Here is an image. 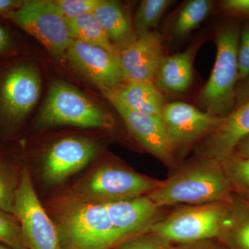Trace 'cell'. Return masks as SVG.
Returning a JSON list of instances; mask_svg holds the SVG:
<instances>
[{"label":"cell","instance_id":"1","mask_svg":"<svg viewBox=\"0 0 249 249\" xmlns=\"http://www.w3.org/2000/svg\"><path fill=\"white\" fill-rule=\"evenodd\" d=\"M234 193L222 163L201 158L163 181L147 196L160 208L178 204L196 206L227 202L231 200Z\"/></svg>","mask_w":249,"mask_h":249},{"label":"cell","instance_id":"2","mask_svg":"<svg viewBox=\"0 0 249 249\" xmlns=\"http://www.w3.org/2000/svg\"><path fill=\"white\" fill-rule=\"evenodd\" d=\"M58 215L62 249H112L124 242L101 201L71 196Z\"/></svg>","mask_w":249,"mask_h":249},{"label":"cell","instance_id":"3","mask_svg":"<svg viewBox=\"0 0 249 249\" xmlns=\"http://www.w3.org/2000/svg\"><path fill=\"white\" fill-rule=\"evenodd\" d=\"M240 29V24L237 21L226 23L218 29L215 40L217 56L213 69L197 96L198 105L202 111L216 117H224L235 107Z\"/></svg>","mask_w":249,"mask_h":249},{"label":"cell","instance_id":"4","mask_svg":"<svg viewBox=\"0 0 249 249\" xmlns=\"http://www.w3.org/2000/svg\"><path fill=\"white\" fill-rule=\"evenodd\" d=\"M231 200L189 206L178 210L154 223L148 232L173 245L218 240L229 217Z\"/></svg>","mask_w":249,"mask_h":249},{"label":"cell","instance_id":"5","mask_svg":"<svg viewBox=\"0 0 249 249\" xmlns=\"http://www.w3.org/2000/svg\"><path fill=\"white\" fill-rule=\"evenodd\" d=\"M37 123L41 127L73 125L109 129L114 126L113 118L107 111L71 85L59 80L51 84Z\"/></svg>","mask_w":249,"mask_h":249},{"label":"cell","instance_id":"6","mask_svg":"<svg viewBox=\"0 0 249 249\" xmlns=\"http://www.w3.org/2000/svg\"><path fill=\"white\" fill-rule=\"evenodd\" d=\"M6 14V18L35 37L55 58L66 57L73 39L68 20L54 1H23L19 8Z\"/></svg>","mask_w":249,"mask_h":249},{"label":"cell","instance_id":"7","mask_svg":"<svg viewBox=\"0 0 249 249\" xmlns=\"http://www.w3.org/2000/svg\"><path fill=\"white\" fill-rule=\"evenodd\" d=\"M162 183L122 167L107 165L80 181L73 188L72 196L85 200H119L147 196Z\"/></svg>","mask_w":249,"mask_h":249},{"label":"cell","instance_id":"8","mask_svg":"<svg viewBox=\"0 0 249 249\" xmlns=\"http://www.w3.org/2000/svg\"><path fill=\"white\" fill-rule=\"evenodd\" d=\"M14 214L20 224L27 249H62L58 229L42 207L26 168L15 194Z\"/></svg>","mask_w":249,"mask_h":249},{"label":"cell","instance_id":"9","mask_svg":"<svg viewBox=\"0 0 249 249\" xmlns=\"http://www.w3.org/2000/svg\"><path fill=\"white\" fill-rule=\"evenodd\" d=\"M119 53L73 39L66 57L72 66L106 93L124 80Z\"/></svg>","mask_w":249,"mask_h":249},{"label":"cell","instance_id":"10","mask_svg":"<svg viewBox=\"0 0 249 249\" xmlns=\"http://www.w3.org/2000/svg\"><path fill=\"white\" fill-rule=\"evenodd\" d=\"M161 118L174 154L206 137L221 119L180 101L166 103Z\"/></svg>","mask_w":249,"mask_h":249},{"label":"cell","instance_id":"11","mask_svg":"<svg viewBox=\"0 0 249 249\" xmlns=\"http://www.w3.org/2000/svg\"><path fill=\"white\" fill-rule=\"evenodd\" d=\"M98 142L84 137H67L51 147L44 162L43 175L50 183L63 181L92 160L99 150Z\"/></svg>","mask_w":249,"mask_h":249},{"label":"cell","instance_id":"12","mask_svg":"<svg viewBox=\"0 0 249 249\" xmlns=\"http://www.w3.org/2000/svg\"><path fill=\"white\" fill-rule=\"evenodd\" d=\"M41 93L38 72L31 66L16 67L5 78L0 102L5 116L18 122L30 112L37 103Z\"/></svg>","mask_w":249,"mask_h":249},{"label":"cell","instance_id":"13","mask_svg":"<svg viewBox=\"0 0 249 249\" xmlns=\"http://www.w3.org/2000/svg\"><path fill=\"white\" fill-rule=\"evenodd\" d=\"M249 137V101L222 117L199 147L201 158L222 163L231 157L239 143Z\"/></svg>","mask_w":249,"mask_h":249},{"label":"cell","instance_id":"14","mask_svg":"<svg viewBox=\"0 0 249 249\" xmlns=\"http://www.w3.org/2000/svg\"><path fill=\"white\" fill-rule=\"evenodd\" d=\"M106 96L119 112L132 137L156 158L171 164L174 152L165 133L161 115H150L132 110L116 98Z\"/></svg>","mask_w":249,"mask_h":249},{"label":"cell","instance_id":"15","mask_svg":"<svg viewBox=\"0 0 249 249\" xmlns=\"http://www.w3.org/2000/svg\"><path fill=\"white\" fill-rule=\"evenodd\" d=\"M119 54L124 80L154 82L165 57L161 36L158 31H152L139 37Z\"/></svg>","mask_w":249,"mask_h":249},{"label":"cell","instance_id":"16","mask_svg":"<svg viewBox=\"0 0 249 249\" xmlns=\"http://www.w3.org/2000/svg\"><path fill=\"white\" fill-rule=\"evenodd\" d=\"M101 202L124 242L148 231L160 209L147 196Z\"/></svg>","mask_w":249,"mask_h":249},{"label":"cell","instance_id":"17","mask_svg":"<svg viewBox=\"0 0 249 249\" xmlns=\"http://www.w3.org/2000/svg\"><path fill=\"white\" fill-rule=\"evenodd\" d=\"M104 95L116 98L129 109L150 115H161L166 105L161 91L152 81L127 82Z\"/></svg>","mask_w":249,"mask_h":249},{"label":"cell","instance_id":"18","mask_svg":"<svg viewBox=\"0 0 249 249\" xmlns=\"http://www.w3.org/2000/svg\"><path fill=\"white\" fill-rule=\"evenodd\" d=\"M93 14L119 52L138 38L128 14L119 1L102 0Z\"/></svg>","mask_w":249,"mask_h":249},{"label":"cell","instance_id":"19","mask_svg":"<svg viewBox=\"0 0 249 249\" xmlns=\"http://www.w3.org/2000/svg\"><path fill=\"white\" fill-rule=\"evenodd\" d=\"M193 51L164 57L156 72L154 83L160 91L170 93H183L193 80Z\"/></svg>","mask_w":249,"mask_h":249},{"label":"cell","instance_id":"20","mask_svg":"<svg viewBox=\"0 0 249 249\" xmlns=\"http://www.w3.org/2000/svg\"><path fill=\"white\" fill-rule=\"evenodd\" d=\"M218 240L228 249H249V197L234 193L222 235Z\"/></svg>","mask_w":249,"mask_h":249},{"label":"cell","instance_id":"21","mask_svg":"<svg viewBox=\"0 0 249 249\" xmlns=\"http://www.w3.org/2000/svg\"><path fill=\"white\" fill-rule=\"evenodd\" d=\"M68 24L70 34L74 40L101 47L113 53H120L111 43L93 14L70 19Z\"/></svg>","mask_w":249,"mask_h":249},{"label":"cell","instance_id":"22","mask_svg":"<svg viewBox=\"0 0 249 249\" xmlns=\"http://www.w3.org/2000/svg\"><path fill=\"white\" fill-rule=\"evenodd\" d=\"M213 9L209 0H191L183 4L173 26L176 37H184L200 26Z\"/></svg>","mask_w":249,"mask_h":249},{"label":"cell","instance_id":"23","mask_svg":"<svg viewBox=\"0 0 249 249\" xmlns=\"http://www.w3.org/2000/svg\"><path fill=\"white\" fill-rule=\"evenodd\" d=\"M171 0H143L134 16V28L137 37L151 32L158 26L160 18L173 4Z\"/></svg>","mask_w":249,"mask_h":249},{"label":"cell","instance_id":"24","mask_svg":"<svg viewBox=\"0 0 249 249\" xmlns=\"http://www.w3.org/2000/svg\"><path fill=\"white\" fill-rule=\"evenodd\" d=\"M222 165L234 191L249 197V158L231 157Z\"/></svg>","mask_w":249,"mask_h":249},{"label":"cell","instance_id":"25","mask_svg":"<svg viewBox=\"0 0 249 249\" xmlns=\"http://www.w3.org/2000/svg\"><path fill=\"white\" fill-rule=\"evenodd\" d=\"M0 242L14 249H27L20 224L14 214L0 209Z\"/></svg>","mask_w":249,"mask_h":249},{"label":"cell","instance_id":"26","mask_svg":"<svg viewBox=\"0 0 249 249\" xmlns=\"http://www.w3.org/2000/svg\"><path fill=\"white\" fill-rule=\"evenodd\" d=\"M18 183L12 170L4 163H0V209L12 214Z\"/></svg>","mask_w":249,"mask_h":249},{"label":"cell","instance_id":"27","mask_svg":"<svg viewBox=\"0 0 249 249\" xmlns=\"http://www.w3.org/2000/svg\"><path fill=\"white\" fill-rule=\"evenodd\" d=\"M173 246L164 239L147 231L124 241L112 249H172Z\"/></svg>","mask_w":249,"mask_h":249},{"label":"cell","instance_id":"28","mask_svg":"<svg viewBox=\"0 0 249 249\" xmlns=\"http://www.w3.org/2000/svg\"><path fill=\"white\" fill-rule=\"evenodd\" d=\"M102 0H56L55 4L67 20L93 14Z\"/></svg>","mask_w":249,"mask_h":249},{"label":"cell","instance_id":"29","mask_svg":"<svg viewBox=\"0 0 249 249\" xmlns=\"http://www.w3.org/2000/svg\"><path fill=\"white\" fill-rule=\"evenodd\" d=\"M239 82L249 76V18L241 26L237 48Z\"/></svg>","mask_w":249,"mask_h":249},{"label":"cell","instance_id":"30","mask_svg":"<svg viewBox=\"0 0 249 249\" xmlns=\"http://www.w3.org/2000/svg\"><path fill=\"white\" fill-rule=\"evenodd\" d=\"M220 9L227 16L249 18V0H224L221 1Z\"/></svg>","mask_w":249,"mask_h":249},{"label":"cell","instance_id":"31","mask_svg":"<svg viewBox=\"0 0 249 249\" xmlns=\"http://www.w3.org/2000/svg\"><path fill=\"white\" fill-rule=\"evenodd\" d=\"M172 249H228L217 239L197 241L189 243L178 244Z\"/></svg>","mask_w":249,"mask_h":249},{"label":"cell","instance_id":"32","mask_svg":"<svg viewBox=\"0 0 249 249\" xmlns=\"http://www.w3.org/2000/svg\"><path fill=\"white\" fill-rule=\"evenodd\" d=\"M249 101V76L242 81L238 82L236 89L235 107H239Z\"/></svg>","mask_w":249,"mask_h":249},{"label":"cell","instance_id":"33","mask_svg":"<svg viewBox=\"0 0 249 249\" xmlns=\"http://www.w3.org/2000/svg\"><path fill=\"white\" fill-rule=\"evenodd\" d=\"M231 157L249 158V137L244 139L237 145Z\"/></svg>","mask_w":249,"mask_h":249},{"label":"cell","instance_id":"34","mask_svg":"<svg viewBox=\"0 0 249 249\" xmlns=\"http://www.w3.org/2000/svg\"><path fill=\"white\" fill-rule=\"evenodd\" d=\"M22 1L16 0H0V13H8L19 8Z\"/></svg>","mask_w":249,"mask_h":249},{"label":"cell","instance_id":"35","mask_svg":"<svg viewBox=\"0 0 249 249\" xmlns=\"http://www.w3.org/2000/svg\"><path fill=\"white\" fill-rule=\"evenodd\" d=\"M9 44V37L7 32L0 27V52L4 51Z\"/></svg>","mask_w":249,"mask_h":249},{"label":"cell","instance_id":"36","mask_svg":"<svg viewBox=\"0 0 249 249\" xmlns=\"http://www.w3.org/2000/svg\"><path fill=\"white\" fill-rule=\"evenodd\" d=\"M0 249H14L12 248H10V247H7V246L4 245V244L1 243L0 242Z\"/></svg>","mask_w":249,"mask_h":249}]
</instances>
